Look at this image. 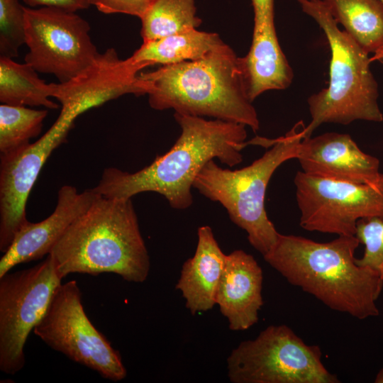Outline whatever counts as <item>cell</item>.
Masks as SVG:
<instances>
[{
    "mask_svg": "<svg viewBox=\"0 0 383 383\" xmlns=\"http://www.w3.org/2000/svg\"><path fill=\"white\" fill-rule=\"evenodd\" d=\"M174 116L181 133L170 150L133 173L106 168L93 189L104 197L121 199L156 192L173 209L183 210L192 206V187L208 162L217 158L229 167L242 162L240 152L247 145L245 125L177 113Z\"/></svg>",
    "mask_w": 383,
    "mask_h": 383,
    "instance_id": "cell-1",
    "label": "cell"
},
{
    "mask_svg": "<svg viewBox=\"0 0 383 383\" xmlns=\"http://www.w3.org/2000/svg\"><path fill=\"white\" fill-rule=\"evenodd\" d=\"M360 243L355 235H338L319 243L279 234L263 257L291 284L332 310L362 320L379 314L376 301L383 281L376 271L356 263Z\"/></svg>",
    "mask_w": 383,
    "mask_h": 383,
    "instance_id": "cell-2",
    "label": "cell"
},
{
    "mask_svg": "<svg viewBox=\"0 0 383 383\" xmlns=\"http://www.w3.org/2000/svg\"><path fill=\"white\" fill-rule=\"evenodd\" d=\"M61 279L111 272L141 283L150 262L131 199L100 196L66 230L49 254Z\"/></svg>",
    "mask_w": 383,
    "mask_h": 383,
    "instance_id": "cell-3",
    "label": "cell"
},
{
    "mask_svg": "<svg viewBox=\"0 0 383 383\" xmlns=\"http://www.w3.org/2000/svg\"><path fill=\"white\" fill-rule=\"evenodd\" d=\"M140 77L149 84L151 108L240 123L260 128L249 99L240 57L226 43L198 60L161 65Z\"/></svg>",
    "mask_w": 383,
    "mask_h": 383,
    "instance_id": "cell-4",
    "label": "cell"
},
{
    "mask_svg": "<svg viewBox=\"0 0 383 383\" xmlns=\"http://www.w3.org/2000/svg\"><path fill=\"white\" fill-rule=\"evenodd\" d=\"M304 128L299 121L284 136L272 140L257 137L248 142L271 148L241 169H224L210 160L193 184L200 194L226 209L231 220L247 233L250 245L262 255L272 248L280 234L267 215V187L274 171L296 157Z\"/></svg>",
    "mask_w": 383,
    "mask_h": 383,
    "instance_id": "cell-5",
    "label": "cell"
},
{
    "mask_svg": "<svg viewBox=\"0 0 383 383\" xmlns=\"http://www.w3.org/2000/svg\"><path fill=\"white\" fill-rule=\"evenodd\" d=\"M296 1L323 30L331 52L328 86L308 99L311 120L304 129V138H310L323 123L383 121L369 54L345 30H340L323 0Z\"/></svg>",
    "mask_w": 383,
    "mask_h": 383,
    "instance_id": "cell-6",
    "label": "cell"
},
{
    "mask_svg": "<svg viewBox=\"0 0 383 383\" xmlns=\"http://www.w3.org/2000/svg\"><path fill=\"white\" fill-rule=\"evenodd\" d=\"M321 357L319 346L305 343L287 325H271L232 350L228 377L233 383L340 382Z\"/></svg>",
    "mask_w": 383,
    "mask_h": 383,
    "instance_id": "cell-7",
    "label": "cell"
},
{
    "mask_svg": "<svg viewBox=\"0 0 383 383\" xmlns=\"http://www.w3.org/2000/svg\"><path fill=\"white\" fill-rule=\"evenodd\" d=\"M34 333L53 350L114 382L127 375L121 357L91 323L74 280L60 284Z\"/></svg>",
    "mask_w": 383,
    "mask_h": 383,
    "instance_id": "cell-8",
    "label": "cell"
},
{
    "mask_svg": "<svg viewBox=\"0 0 383 383\" xmlns=\"http://www.w3.org/2000/svg\"><path fill=\"white\" fill-rule=\"evenodd\" d=\"M50 255L33 267L0 277V370L13 375L25 365L23 348L61 284Z\"/></svg>",
    "mask_w": 383,
    "mask_h": 383,
    "instance_id": "cell-9",
    "label": "cell"
},
{
    "mask_svg": "<svg viewBox=\"0 0 383 383\" xmlns=\"http://www.w3.org/2000/svg\"><path fill=\"white\" fill-rule=\"evenodd\" d=\"M25 62L38 72L67 82L89 67L100 53L89 35V23L56 7H25Z\"/></svg>",
    "mask_w": 383,
    "mask_h": 383,
    "instance_id": "cell-10",
    "label": "cell"
},
{
    "mask_svg": "<svg viewBox=\"0 0 383 383\" xmlns=\"http://www.w3.org/2000/svg\"><path fill=\"white\" fill-rule=\"evenodd\" d=\"M294 184L300 226L306 231L355 235L360 219H383V174L374 182L355 184L299 171Z\"/></svg>",
    "mask_w": 383,
    "mask_h": 383,
    "instance_id": "cell-11",
    "label": "cell"
},
{
    "mask_svg": "<svg viewBox=\"0 0 383 383\" xmlns=\"http://www.w3.org/2000/svg\"><path fill=\"white\" fill-rule=\"evenodd\" d=\"M74 122L59 115L38 140L0 157V251L5 252L28 221L29 194L52 152L64 143Z\"/></svg>",
    "mask_w": 383,
    "mask_h": 383,
    "instance_id": "cell-12",
    "label": "cell"
},
{
    "mask_svg": "<svg viewBox=\"0 0 383 383\" xmlns=\"http://www.w3.org/2000/svg\"><path fill=\"white\" fill-rule=\"evenodd\" d=\"M254 12L252 43L247 55L240 57L246 91L252 102L270 90L288 88L293 70L278 41L274 26V0H251Z\"/></svg>",
    "mask_w": 383,
    "mask_h": 383,
    "instance_id": "cell-13",
    "label": "cell"
},
{
    "mask_svg": "<svg viewBox=\"0 0 383 383\" xmlns=\"http://www.w3.org/2000/svg\"><path fill=\"white\" fill-rule=\"evenodd\" d=\"M100 196L93 189L79 192L73 186H62L54 211L40 222L28 221L17 232L0 260V277L18 264L49 255L69 226Z\"/></svg>",
    "mask_w": 383,
    "mask_h": 383,
    "instance_id": "cell-14",
    "label": "cell"
},
{
    "mask_svg": "<svg viewBox=\"0 0 383 383\" xmlns=\"http://www.w3.org/2000/svg\"><path fill=\"white\" fill-rule=\"evenodd\" d=\"M296 159L304 172L335 181L368 184L382 175L379 160L362 151L345 133H326L304 138Z\"/></svg>",
    "mask_w": 383,
    "mask_h": 383,
    "instance_id": "cell-15",
    "label": "cell"
},
{
    "mask_svg": "<svg viewBox=\"0 0 383 383\" xmlns=\"http://www.w3.org/2000/svg\"><path fill=\"white\" fill-rule=\"evenodd\" d=\"M263 275L255 259L242 250L227 255L216 304L232 331H245L258 321L263 305Z\"/></svg>",
    "mask_w": 383,
    "mask_h": 383,
    "instance_id": "cell-16",
    "label": "cell"
},
{
    "mask_svg": "<svg viewBox=\"0 0 383 383\" xmlns=\"http://www.w3.org/2000/svg\"><path fill=\"white\" fill-rule=\"evenodd\" d=\"M194 255L182 265L176 285L193 315L211 309L226 266L227 255L221 250L212 229L202 226L197 231Z\"/></svg>",
    "mask_w": 383,
    "mask_h": 383,
    "instance_id": "cell-17",
    "label": "cell"
},
{
    "mask_svg": "<svg viewBox=\"0 0 383 383\" xmlns=\"http://www.w3.org/2000/svg\"><path fill=\"white\" fill-rule=\"evenodd\" d=\"M223 44L216 33L190 29L143 41L130 57L145 68L156 64H177L201 58Z\"/></svg>",
    "mask_w": 383,
    "mask_h": 383,
    "instance_id": "cell-18",
    "label": "cell"
},
{
    "mask_svg": "<svg viewBox=\"0 0 383 383\" xmlns=\"http://www.w3.org/2000/svg\"><path fill=\"white\" fill-rule=\"evenodd\" d=\"M337 23L368 54L383 48V4L378 0H323Z\"/></svg>",
    "mask_w": 383,
    "mask_h": 383,
    "instance_id": "cell-19",
    "label": "cell"
},
{
    "mask_svg": "<svg viewBox=\"0 0 383 383\" xmlns=\"http://www.w3.org/2000/svg\"><path fill=\"white\" fill-rule=\"evenodd\" d=\"M37 72L26 62L0 56V101L11 106L57 109L59 105L51 100L50 83Z\"/></svg>",
    "mask_w": 383,
    "mask_h": 383,
    "instance_id": "cell-20",
    "label": "cell"
},
{
    "mask_svg": "<svg viewBox=\"0 0 383 383\" xmlns=\"http://www.w3.org/2000/svg\"><path fill=\"white\" fill-rule=\"evenodd\" d=\"M140 20L143 41L197 29L202 23L194 0H153Z\"/></svg>",
    "mask_w": 383,
    "mask_h": 383,
    "instance_id": "cell-21",
    "label": "cell"
},
{
    "mask_svg": "<svg viewBox=\"0 0 383 383\" xmlns=\"http://www.w3.org/2000/svg\"><path fill=\"white\" fill-rule=\"evenodd\" d=\"M46 109L26 106H0V154L6 155L28 145L42 130Z\"/></svg>",
    "mask_w": 383,
    "mask_h": 383,
    "instance_id": "cell-22",
    "label": "cell"
},
{
    "mask_svg": "<svg viewBox=\"0 0 383 383\" xmlns=\"http://www.w3.org/2000/svg\"><path fill=\"white\" fill-rule=\"evenodd\" d=\"M25 6L18 0H0V56L13 58L25 44Z\"/></svg>",
    "mask_w": 383,
    "mask_h": 383,
    "instance_id": "cell-23",
    "label": "cell"
},
{
    "mask_svg": "<svg viewBox=\"0 0 383 383\" xmlns=\"http://www.w3.org/2000/svg\"><path fill=\"white\" fill-rule=\"evenodd\" d=\"M355 235L365 245L364 254L356 263L376 271L383 281V219H360Z\"/></svg>",
    "mask_w": 383,
    "mask_h": 383,
    "instance_id": "cell-24",
    "label": "cell"
},
{
    "mask_svg": "<svg viewBox=\"0 0 383 383\" xmlns=\"http://www.w3.org/2000/svg\"><path fill=\"white\" fill-rule=\"evenodd\" d=\"M153 0H87L90 6L105 14L123 13L140 19L146 13Z\"/></svg>",
    "mask_w": 383,
    "mask_h": 383,
    "instance_id": "cell-25",
    "label": "cell"
},
{
    "mask_svg": "<svg viewBox=\"0 0 383 383\" xmlns=\"http://www.w3.org/2000/svg\"><path fill=\"white\" fill-rule=\"evenodd\" d=\"M31 8L37 6L56 7L65 11L77 12L88 9L90 5L87 0H22Z\"/></svg>",
    "mask_w": 383,
    "mask_h": 383,
    "instance_id": "cell-26",
    "label": "cell"
},
{
    "mask_svg": "<svg viewBox=\"0 0 383 383\" xmlns=\"http://www.w3.org/2000/svg\"><path fill=\"white\" fill-rule=\"evenodd\" d=\"M370 61H377L383 64V48L377 50L373 55L370 57Z\"/></svg>",
    "mask_w": 383,
    "mask_h": 383,
    "instance_id": "cell-27",
    "label": "cell"
},
{
    "mask_svg": "<svg viewBox=\"0 0 383 383\" xmlns=\"http://www.w3.org/2000/svg\"><path fill=\"white\" fill-rule=\"evenodd\" d=\"M375 383H383V368L381 369L376 375L374 379Z\"/></svg>",
    "mask_w": 383,
    "mask_h": 383,
    "instance_id": "cell-28",
    "label": "cell"
},
{
    "mask_svg": "<svg viewBox=\"0 0 383 383\" xmlns=\"http://www.w3.org/2000/svg\"><path fill=\"white\" fill-rule=\"evenodd\" d=\"M382 4H383V0H378Z\"/></svg>",
    "mask_w": 383,
    "mask_h": 383,
    "instance_id": "cell-29",
    "label": "cell"
}]
</instances>
